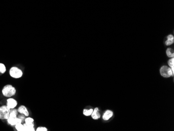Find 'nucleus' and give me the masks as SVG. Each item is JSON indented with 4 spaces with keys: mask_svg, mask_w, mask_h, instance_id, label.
Returning <instances> with one entry per match:
<instances>
[{
    "mask_svg": "<svg viewBox=\"0 0 174 131\" xmlns=\"http://www.w3.org/2000/svg\"><path fill=\"white\" fill-rule=\"evenodd\" d=\"M25 116H25V115H24V114H21V115H18V116H17V117H18L19 119H21V120L22 121V122H23V121H25Z\"/></svg>",
    "mask_w": 174,
    "mask_h": 131,
    "instance_id": "aec40b11",
    "label": "nucleus"
},
{
    "mask_svg": "<svg viewBox=\"0 0 174 131\" xmlns=\"http://www.w3.org/2000/svg\"><path fill=\"white\" fill-rule=\"evenodd\" d=\"M37 131H47L48 129L45 127H43V126H40L38 127L37 129Z\"/></svg>",
    "mask_w": 174,
    "mask_h": 131,
    "instance_id": "6ab92c4d",
    "label": "nucleus"
},
{
    "mask_svg": "<svg viewBox=\"0 0 174 131\" xmlns=\"http://www.w3.org/2000/svg\"><path fill=\"white\" fill-rule=\"evenodd\" d=\"M24 121L25 122V124H27V125L34 126V119L32 118V117L27 116V117L25 118Z\"/></svg>",
    "mask_w": 174,
    "mask_h": 131,
    "instance_id": "9d476101",
    "label": "nucleus"
},
{
    "mask_svg": "<svg viewBox=\"0 0 174 131\" xmlns=\"http://www.w3.org/2000/svg\"><path fill=\"white\" fill-rule=\"evenodd\" d=\"M174 42V38L172 35H169L167 37V40L165 42L166 45H170Z\"/></svg>",
    "mask_w": 174,
    "mask_h": 131,
    "instance_id": "9b49d317",
    "label": "nucleus"
},
{
    "mask_svg": "<svg viewBox=\"0 0 174 131\" xmlns=\"http://www.w3.org/2000/svg\"><path fill=\"white\" fill-rule=\"evenodd\" d=\"M7 120H8V123L12 126H14V125L15 126L17 124L22 123V121L17 117L9 116V118L7 119Z\"/></svg>",
    "mask_w": 174,
    "mask_h": 131,
    "instance_id": "39448f33",
    "label": "nucleus"
},
{
    "mask_svg": "<svg viewBox=\"0 0 174 131\" xmlns=\"http://www.w3.org/2000/svg\"><path fill=\"white\" fill-rule=\"evenodd\" d=\"M18 110L17 109H16L15 108L14 109H12L10 110V116L11 117H17V115H18Z\"/></svg>",
    "mask_w": 174,
    "mask_h": 131,
    "instance_id": "f8f14e48",
    "label": "nucleus"
},
{
    "mask_svg": "<svg viewBox=\"0 0 174 131\" xmlns=\"http://www.w3.org/2000/svg\"><path fill=\"white\" fill-rule=\"evenodd\" d=\"M24 125L25 127V131H35V128H34V126H31V125H28L25 123L24 124Z\"/></svg>",
    "mask_w": 174,
    "mask_h": 131,
    "instance_id": "dca6fc26",
    "label": "nucleus"
},
{
    "mask_svg": "<svg viewBox=\"0 0 174 131\" xmlns=\"http://www.w3.org/2000/svg\"><path fill=\"white\" fill-rule=\"evenodd\" d=\"M113 113L112 111L110 110H107L103 114V119L105 121L108 120L113 116Z\"/></svg>",
    "mask_w": 174,
    "mask_h": 131,
    "instance_id": "1a4fd4ad",
    "label": "nucleus"
},
{
    "mask_svg": "<svg viewBox=\"0 0 174 131\" xmlns=\"http://www.w3.org/2000/svg\"><path fill=\"white\" fill-rule=\"evenodd\" d=\"M93 111V110L92 109H90L88 110L84 109L83 111V113L85 116H90L92 114Z\"/></svg>",
    "mask_w": 174,
    "mask_h": 131,
    "instance_id": "f3484780",
    "label": "nucleus"
},
{
    "mask_svg": "<svg viewBox=\"0 0 174 131\" xmlns=\"http://www.w3.org/2000/svg\"><path fill=\"white\" fill-rule=\"evenodd\" d=\"M15 128L18 131H25L24 125L22 123L16 124L15 125Z\"/></svg>",
    "mask_w": 174,
    "mask_h": 131,
    "instance_id": "ddd939ff",
    "label": "nucleus"
},
{
    "mask_svg": "<svg viewBox=\"0 0 174 131\" xmlns=\"http://www.w3.org/2000/svg\"><path fill=\"white\" fill-rule=\"evenodd\" d=\"M10 110L7 106H2L0 107V119L7 120L10 116Z\"/></svg>",
    "mask_w": 174,
    "mask_h": 131,
    "instance_id": "7ed1b4c3",
    "label": "nucleus"
},
{
    "mask_svg": "<svg viewBox=\"0 0 174 131\" xmlns=\"http://www.w3.org/2000/svg\"><path fill=\"white\" fill-rule=\"evenodd\" d=\"M160 73L161 75L164 77H169L173 75L171 68L166 66L162 67L160 70Z\"/></svg>",
    "mask_w": 174,
    "mask_h": 131,
    "instance_id": "20e7f679",
    "label": "nucleus"
},
{
    "mask_svg": "<svg viewBox=\"0 0 174 131\" xmlns=\"http://www.w3.org/2000/svg\"><path fill=\"white\" fill-rule=\"evenodd\" d=\"M2 92L4 97L10 98L15 95L16 90L15 88L12 85L8 84L5 85L3 87Z\"/></svg>",
    "mask_w": 174,
    "mask_h": 131,
    "instance_id": "f257e3e1",
    "label": "nucleus"
},
{
    "mask_svg": "<svg viewBox=\"0 0 174 131\" xmlns=\"http://www.w3.org/2000/svg\"><path fill=\"white\" fill-rule=\"evenodd\" d=\"M6 71V67L5 65L3 63H0V73L2 74H4Z\"/></svg>",
    "mask_w": 174,
    "mask_h": 131,
    "instance_id": "a211bd4d",
    "label": "nucleus"
},
{
    "mask_svg": "<svg viewBox=\"0 0 174 131\" xmlns=\"http://www.w3.org/2000/svg\"><path fill=\"white\" fill-rule=\"evenodd\" d=\"M10 76L14 78H19L22 77L23 73L22 71L17 67H12L10 70Z\"/></svg>",
    "mask_w": 174,
    "mask_h": 131,
    "instance_id": "f03ea898",
    "label": "nucleus"
},
{
    "mask_svg": "<svg viewBox=\"0 0 174 131\" xmlns=\"http://www.w3.org/2000/svg\"><path fill=\"white\" fill-rule=\"evenodd\" d=\"M17 101L15 99H13V98H10L7 100V103H6V106H7V107L9 109H14L17 106Z\"/></svg>",
    "mask_w": 174,
    "mask_h": 131,
    "instance_id": "423d86ee",
    "label": "nucleus"
},
{
    "mask_svg": "<svg viewBox=\"0 0 174 131\" xmlns=\"http://www.w3.org/2000/svg\"><path fill=\"white\" fill-rule=\"evenodd\" d=\"M91 116H92V118L95 120H97V119L100 118V116H101V115H100V114L99 113V109L98 108H95V110L93 111Z\"/></svg>",
    "mask_w": 174,
    "mask_h": 131,
    "instance_id": "6e6552de",
    "label": "nucleus"
},
{
    "mask_svg": "<svg viewBox=\"0 0 174 131\" xmlns=\"http://www.w3.org/2000/svg\"><path fill=\"white\" fill-rule=\"evenodd\" d=\"M17 110H18V112L19 113L23 114L27 117L29 115V113L28 112L27 109V108L25 106H23V105L21 106L18 108Z\"/></svg>",
    "mask_w": 174,
    "mask_h": 131,
    "instance_id": "0eeeda50",
    "label": "nucleus"
},
{
    "mask_svg": "<svg viewBox=\"0 0 174 131\" xmlns=\"http://www.w3.org/2000/svg\"><path fill=\"white\" fill-rule=\"evenodd\" d=\"M168 65H169V67L171 68V70L172 71L173 75L174 74V58L172 57L171 59H170L168 61Z\"/></svg>",
    "mask_w": 174,
    "mask_h": 131,
    "instance_id": "4468645a",
    "label": "nucleus"
},
{
    "mask_svg": "<svg viewBox=\"0 0 174 131\" xmlns=\"http://www.w3.org/2000/svg\"><path fill=\"white\" fill-rule=\"evenodd\" d=\"M166 54L168 57H173L174 56L173 50L171 48H168L166 50Z\"/></svg>",
    "mask_w": 174,
    "mask_h": 131,
    "instance_id": "2eb2a0df",
    "label": "nucleus"
}]
</instances>
